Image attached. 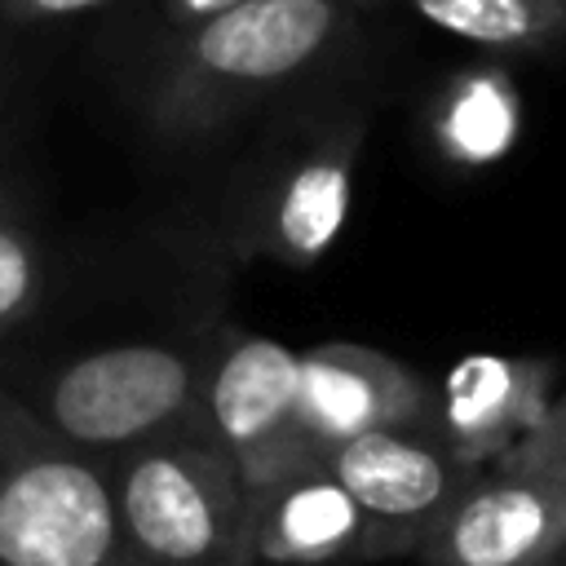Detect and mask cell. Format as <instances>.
<instances>
[{"instance_id": "cell-1", "label": "cell", "mask_w": 566, "mask_h": 566, "mask_svg": "<svg viewBox=\"0 0 566 566\" xmlns=\"http://www.w3.org/2000/svg\"><path fill=\"white\" fill-rule=\"evenodd\" d=\"M354 35L340 0H239L159 44L133 75V106L159 142H208L248 111L292 93Z\"/></svg>"}, {"instance_id": "cell-2", "label": "cell", "mask_w": 566, "mask_h": 566, "mask_svg": "<svg viewBox=\"0 0 566 566\" xmlns=\"http://www.w3.org/2000/svg\"><path fill=\"white\" fill-rule=\"evenodd\" d=\"M367 111L345 93L287 106L226 199V248L239 261L314 270L345 234Z\"/></svg>"}, {"instance_id": "cell-3", "label": "cell", "mask_w": 566, "mask_h": 566, "mask_svg": "<svg viewBox=\"0 0 566 566\" xmlns=\"http://www.w3.org/2000/svg\"><path fill=\"white\" fill-rule=\"evenodd\" d=\"M212 332L119 340L71 354L4 385L57 442L106 464L168 429L199 420Z\"/></svg>"}, {"instance_id": "cell-4", "label": "cell", "mask_w": 566, "mask_h": 566, "mask_svg": "<svg viewBox=\"0 0 566 566\" xmlns=\"http://www.w3.org/2000/svg\"><path fill=\"white\" fill-rule=\"evenodd\" d=\"M102 469L124 566H252L248 491L203 420L168 429Z\"/></svg>"}, {"instance_id": "cell-5", "label": "cell", "mask_w": 566, "mask_h": 566, "mask_svg": "<svg viewBox=\"0 0 566 566\" xmlns=\"http://www.w3.org/2000/svg\"><path fill=\"white\" fill-rule=\"evenodd\" d=\"M0 566H124L106 469L0 385Z\"/></svg>"}, {"instance_id": "cell-6", "label": "cell", "mask_w": 566, "mask_h": 566, "mask_svg": "<svg viewBox=\"0 0 566 566\" xmlns=\"http://www.w3.org/2000/svg\"><path fill=\"white\" fill-rule=\"evenodd\" d=\"M416 557L420 566H566V455L531 438L478 469Z\"/></svg>"}, {"instance_id": "cell-7", "label": "cell", "mask_w": 566, "mask_h": 566, "mask_svg": "<svg viewBox=\"0 0 566 566\" xmlns=\"http://www.w3.org/2000/svg\"><path fill=\"white\" fill-rule=\"evenodd\" d=\"M296 349L243 327H212L199 420L234 460L243 491L305 460L292 433Z\"/></svg>"}, {"instance_id": "cell-8", "label": "cell", "mask_w": 566, "mask_h": 566, "mask_svg": "<svg viewBox=\"0 0 566 566\" xmlns=\"http://www.w3.org/2000/svg\"><path fill=\"white\" fill-rule=\"evenodd\" d=\"M323 460L363 509L367 562L416 553L473 478L433 429H371L332 447Z\"/></svg>"}, {"instance_id": "cell-9", "label": "cell", "mask_w": 566, "mask_h": 566, "mask_svg": "<svg viewBox=\"0 0 566 566\" xmlns=\"http://www.w3.org/2000/svg\"><path fill=\"white\" fill-rule=\"evenodd\" d=\"M433 385L402 358L354 340H323L296 354V451L327 455L371 429H433Z\"/></svg>"}, {"instance_id": "cell-10", "label": "cell", "mask_w": 566, "mask_h": 566, "mask_svg": "<svg viewBox=\"0 0 566 566\" xmlns=\"http://www.w3.org/2000/svg\"><path fill=\"white\" fill-rule=\"evenodd\" d=\"M557 367L522 354H464L433 385V433L464 469H486L531 442L553 407Z\"/></svg>"}, {"instance_id": "cell-11", "label": "cell", "mask_w": 566, "mask_h": 566, "mask_svg": "<svg viewBox=\"0 0 566 566\" xmlns=\"http://www.w3.org/2000/svg\"><path fill=\"white\" fill-rule=\"evenodd\" d=\"M252 566H354L367 562L363 509L323 455L296 460L248 491Z\"/></svg>"}, {"instance_id": "cell-12", "label": "cell", "mask_w": 566, "mask_h": 566, "mask_svg": "<svg viewBox=\"0 0 566 566\" xmlns=\"http://www.w3.org/2000/svg\"><path fill=\"white\" fill-rule=\"evenodd\" d=\"M424 128L451 168H491L509 159L522 137L517 80L495 62L451 71L429 102Z\"/></svg>"}, {"instance_id": "cell-13", "label": "cell", "mask_w": 566, "mask_h": 566, "mask_svg": "<svg viewBox=\"0 0 566 566\" xmlns=\"http://www.w3.org/2000/svg\"><path fill=\"white\" fill-rule=\"evenodd\" d=\"M416 18L495 57L566 49V0H411Z\"/></svg>"}, {"instance_id": "cell-14", "label": "cell", "mask_w": 566, "mask_h": 566, "mask_svg": "<svg viewBox=\"0 0 566 566\" xmlns=\"http://www.w3.org/2000/svg\"><path fill=\"white\" fill-rule=\"evenodd\" d=\"M49 283L53 256L27 190L18 181H0V345L44 310Z\"/></svg>"}, {"instance_id": "cell-15", "label": "cell", "mask_w": 566, "mask_h": 566, "mask_svg": "<svg viewBox=\"0 0 566 566\" xmlns=\"http://www.w3.org/2000/svg\"><path fill=\"white\" fill-rule=\"evenodd\" d=\"M142 0H0V49L18 40H40L93 18L128 13Z\"/></svg>"}, {"instance_id": "cell-16", "label": "cell", "mask_w": 566, "mask_h": 566, "mask_svg": "<svg viewBox=\"0 0 566 566\" xmlns=\"http://www.w3.org/2000/svg\"><path fill=\"white\" fill-rule=\"evenodd\" d=\"M230 4H239V0H142L128 13H142V49H146V44H159V40H168V35L195 27V22H203Z\"/></svg>"}, {"instance_id": "cell-17", "label": "cell", "mask_w": 566, "mask_h": 566, "mask_svg": "<svg viewBox=\"0 0 566 566\" xmlns=\"http://www.w3.org/2000/svg\"><path fill=\"white\" fill-rule=\"evenodd\" d=\"M535 438H539V442H548L553 451H562V455H566V389H562V394H553L548 420H544V429H539Z\"/></svg>"}, {"instance_id": "cell-18", "label": "cell", "mask_w": 566, "mask_h": 566, "mask_svg": "<svg viewBox=\"0 0 566 566\" xmlns=\"http://www.w3.org/2000/svg\"><path fill=\"white\" fill-rule=\"evenodd\" d=\"M0 181H18V168L9 159V137H4V124H0Z\"/></svg>"}, {"instance_id": "cell-19", "label": "cell", "mask_w": 566, "mask_h": 566, "mask_svg": "<svg viewBox=\"0 0 566 566\" xmlns=\"http://www.w3.org/2000/svg\"><path fill=\"white\" fill-rule=\"evenodd\" d=\"M340 4H345V9H354V13H358V9H371V4H380V0H340Z\"/></svg>"}]
</instances>
